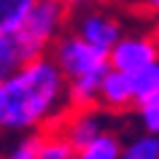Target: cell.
Instances as JSON below:
<instances>
[{
    "instance_id": "52a82bcc",
    "label": "cell",
    "mask_w": 159,
    "mask_h": 159,
    "mask_svg": "<svg viewBox=\"0 0 159 159\" xmlns=\"http://www.w3.org/2000/svg\"><path fill=\"white\" fill-rule=\"evenodd\" d=\"M97 108L100 111H119L132 108V86H129V75L116 73V70H105L100 78V89H97Z\"/></svg>"
},
{
    "instance_id": "e0dca14e",
    "label": "cell",
    "mask_w": 159,
    "mask_h": 159,
    "mask_svg": "<svg viewBox=\"0 0 159 159\" xmlns=\"http://www.w3.org/2000/svg\"><path fill=\"white\" fill-rule=\"evenodd\" d=\"M54 3H59L65 11H70V8H81V6H89L92 0H54Z\"/></svg>"
},
{
    "instance_id": "3957f363",
    "label": "cell",
    "mask_w": 159,
    "mask_h": 159,
    "mask_svg": "<svg viewBox=\"0 0 159 159\" xmlns=\"http://www.w3.org/2000/svg\"><path fill=\"white\" fill-rule=\"evenodd\" d=\"M46 57L51 59V65L59 70V75L65 81H75V78L105 73L108 70V54L92 49L89 43H84L81 38H75L73 33L59 35L57 41L51 43V49H49Z\"/></svg>"
},
{
    "instance_id": "9c48e42d",
    "label": "cell",
    "mask_w": 159,
    "mask_h": 159,
    "mask_svg": "<svg viewBox=\"0 0 159 159\" xmlns=\"http://www.w3.org/2000/svg\"><path fill=\"white\" fill-rule=\"evenodd\" d=\"M129 86H132V108H140L146 102L159 100V62L132 73Z\"/></svg>"
},
{
    "instance_id": "9a60e30c",
    "label": "cell",
    "mask_w": 159,
    "mask_h": 159,
    "mask_svg": "<svg viewBox=\"0 0 159 159\" xmlns=\"http://www.w3.org/2000/svg\"><path fill=\"white\" fill-rule=\"evenodd\" d=\"M135 113H138L143 129H146L143 135H157V129H159V100L146 102V105H140V108H135Z\"/></svg>"
},
{
    "instance_id": "8992f818",
    "label": "cell",
    "mask_w": 159,
    "mask_h": 159,
    "mask_svg": "<svg viewBox=\"0 0 159 159\" xmlns=\"http://www.w3.org/2000/svg\"><path fill=\"white\" fill-rule=\"evenodd\" d=\"M62 138L67 140V146L73 148V154L84 148L86 143H92L97 135H102L108 129V119L105 111L100 108H89V111H70L62 121V127H57Z\"/></svg>"
},
{
    "instance_id": "7c38bea8",
    "label": "cell",
    "mask_w": 159,
    "mask_h": 159,
    "mask_svg": "<svg viewBox=\"0 0 159 159\" xmlns=\"http://www.w3.org/2000/svg\"><path fill=\"white\" fill-rule=\"evenodd\" d=\"M73 157V148L67 146V140L62 138L57 127H51L46 132H38V151H35V159H70Z\"/></svg>"
},
{
    "instance_id": "277c9868",
    "label": "cell",
    "mask_w": 159,
    "mask_h": 159,
    "mask_svg": "<svg viewBox=\"0 0 159 159\" xmlns=\"http://www.w3.org/2000/svg\"><path fill=\"white\" fill-rule=\"evenodd\" d=\"M159 62V46L154 35H121L119 43L108 51V70L132 75L138 70Z\"/></svg>"
},
{
    "instance_id": "2e32d148",
    "label": "cell",
    "mask_w": 159,
    "mask_h": 159,
    "mask_svg": "<svg viewBox=\"0 0 159 159\" xmlns=\"http://www.w3.org/2000/svg\"><path fill=\"white\" fill-rule=\"evenodd\" d=\"M35 151H38V132L27 135V138H22V140H16V143H14V148H11L3 159H35Z\"/></svg>"
},
{
    "instance_id": "ba28073f",
    "label": "cell",
    "mask_w": 159,
    "mask_h": 159,
    "mask_svg": "<svg viewBox=\"0 0 159 159\" xmlns=\"http://www.w3.org/2000/svg\"><path fill=\"white\" fill-rule=\"evenodd\" d=\"M105 73L84 75L75 81H65V105L70 111H89L97 108V89H100V78Z\"/></svg>"
},
{
    "instance_id": "d6986e66",
    "label": "cell",
    "mask_w": 159,
    "mask_h": 159,
    "mask_svg": "<svg viewBox=\"0 0 159 159\" xmlns=\"http://www.w3.org/2000/svg\"><path fill=\"white\" fill-rule=\"evenodd\" d=\"M70 159H78V157H75V154H73V157H70Z\"/></svg>"
},
{
    "instance_id": "30bf717a",
    "label": "cell",
    "mask_w": 159,
    "mask_h": 159,
    "mask_svg": "<svg viewBox=\"0 0 159 159\" xmlns=\"http://www.w3.org/2000/svg\"><path fill=\"white\" fill-rule=\"evenodd\" d=\"M38 0H0V35H14Z\"/></svg>"
},
{
    "instance_id": "8fae6325",
    "label": "cell",
    "mask_w": 159,
    "mask_h": 159,
    "mask_svg": "<svg viewBox=\"0 0 159 159\" xmlns=\"http://www.w3.org/2000/svg\"><path fill=\"white\" fill-rule=\"evenodd\" d=\"M75 157L78 159H119L121 157V138H119L116 132L105 129V132L97 135L92 143H86Z\"/></svg>"
},
{
    "instance_id": "4fadbf2b",
    "label": "cell",
    "mask_w": 159,
    "mask_h": 159,
    "mask_svg": "<svg viewBox=\"0 0 159 159\" xmlns=\"http://www.w3.org/2000/svg\"><path fill=\"white\" fill-rule=\"evenodd\" d=\"M27 59L19 49L14 35H0V81H6L16 67H22Z\"/></svg>"
},
{
    "instance_id": "ffe728a7",
    "label": "cell",
    "mask_w": 159,
    "mask_h": 159,
    "mask_svg": "<svg viewBox=\"0 0 159 159\" xmlns=\"http://www.w3.org/2000/svg\"><path fill=\"white\" fill-rule=\"evenodd\" d=\"M0 159H3V157H0Z\"/></svg>"
},
{
    "instance_id": "5b68a950",
    "label": "cell",
    "mask_w": 159,
    "mask_h": 159,
    "mask_svg": "<svg viewBox=\"0 0 159 159\" xmlns=\"http://www.w3.org/2000/svg\"><path fill=\"white\" fill-rule=\"evenodd\" d=\"M73 35L81 38L84 43H89L92 49L108 54L119 43V38L124 35V27L119 19H113L105 11H84L73 22Z\"/></svg>"
},
{
    "instance_id": "ac0fdd59",
    "label": "cell",
    "mask_w": 159,
    "mask_h": 159,
    "mask_svg": "<svg viewBox=\"0 0 159 159\" xmlns=\"http://www.w3.org/2000/svg\"><path fill=\"white\" fill-rule=\"evenodd\" d=\"M146 6H148V11H157L159 8V0H146Z\"/></svg>"
},
{
    "instance_id": "5bb4252c",
    "label": "cell",
    "mask_w": 159,
    "mask_h": 159,
    "mask_svg": "<svg viewBox=\"0 0 159 159\" xmlns=\"http://www.w3.org/2000/svg\"><path fill=\"white\" fill-rule=\"evenodd\" d=\"M119 159H159V138L157 135H140L121 146Z\"/></svg>"
},
{
    "instance_id": "7a4b0ae2",
    "label": "cell",
    "mask_w": 159,
    "mask_h": 159,
    "mask_svg": "<svg viewBox=\"0 0 159 159\" xmlns=\"http://www.w3.org/2000/svg\"><path fill=\"white\" fill-rule=\"evenodd\" d=\"M65 25H67V11L59 3L38 0L30 8L27 19L22 22V27L14 33V38H16V43H19V49H22L27 62H33L38 57H46L51 43L65 33Z\"/></svg>"
},
{
    "instance_id": "6da1fadb",
    "label": "cell",
    "mask_w": 159,
    "mask_h": 159,
    "mask_svg": "<svg viewBox=\"0 0 159 159\" xmlns=\"http://www.w3.org/2000/svg\"><path fill=\"white\" fill-rule=\"evenodd\" d=\"M65 108V78L49 57L25 62L0 81V132L51 129Z\"/></svg>"
}]
</instances>
